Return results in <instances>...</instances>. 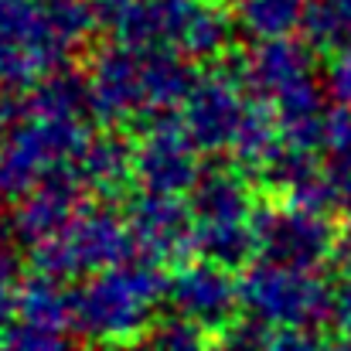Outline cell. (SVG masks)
Returning <instances> with one entry per match:
<instances>
[{
    "mask_svg": "<svg viewBox=\"0 0 351 351\" xmlns=\"http://www.w3.org/2000/svg\"><path fill=\"white\" fill-rule=\"evenodd\" d=\"M96 351H147V348H143V341H126V345H103Z\"/></svg>",
    "mask_w": 351,
    "mask_h": 351,
    "instance_id": "obj_26",
    "label": "cell"
},
{
    "mask_svg": "<svg viewBox=\"0 0 351 351\" xmlns=\"http://www.w3.org/2000/svg\"><path fill=\"white\" fill-rule=\"evenodd\" d=\"M239 31L235 24V10H229L222 0H202L195 7V14L188 17L174 51H181L191 65L205 62V65H219L229 58L232 38Z\"/></svg>",
    "mask_w": 351,
    "mask_h": 351,
    "instance_id": "obj_15",
    "label": "cell"
},
{
    "mask_svg": "<svg viewBox=\"0 0 351 351\" xmlns=\"http://www.w3.org/2000/svg\"><path fill=\"white\" fill-rule=\"evenodd\" d=\"M307 0H239L235 3V24L252 41H280L293 38V31L304 27Z\"/></svg>",
    "mask_w": 351,
    "mask_h": 351,
    "instance_id": "obj_17",
    "label": "cell"
},
{
    "mask_svg": "<svg viewBox=\"0 0 351 351\" xmlns=\"http://www.w3.org/2000/svg\"><path fill=\"white\" fill-rule=\"evenodd\" d=\"M242 314L266 328H321L335 317L338 283L321 269H290L252 259L239 276Z\"/></svg>",
    "mask_w": 351,
    "mask_h": 351,
    "instance_id": "obj_4",
    "label": "cell"
},
{
    "mask_svg": "<svg viewBox=\"0 0 351 351\" xmlns=\"http://www.w3.org/2000/svg\"><path fill=\"white\" fill-rule=\"evenodd\" d=\"M256 259L290 266V269H324L341 256V232L331 215L307 212L297 205H259L256 219Z\"/></svg>",
    "mask_w": 351,
    "mask_h": 351,
    "instance_id": "obj_5",
    "label": "cell"
},
{
    "mask_svg": "<svg viewBox=\"0 0 351 351\" xmlns=\"http://www.w3.org/2000/svg\"><path fill=\"white\" fill-rule=\"evenodd\" d=\"M0 351H72V345H69V335L41 331V328L14 321L0 338Z\"/></svg>",
    "mask_w": 351,
    "mask_h": 351,
    "instance_id": "obj_20",
    "label": "cell"
},
{
    "mask_svg": "<svg viewBox=\"0 0 351 351\" xmlns=\"http://www.w3.org/2000/svg\"><path fill=\"white\" fill-rule=\"evenodd\" d=\"M17 290H21L17 259L7 252V245H0V338L17 321Z\"/></svg>",
    "mask_w": 351,
    "mask_h": 351,
    "instance_id": "obj_24",
    "label": "cell"
},
{
    "mask_svg": "<svg viewBox=\"0 0 351 351\" xmlns=\"http://www.w3.org/2000/svg\"><path fill=\"white\" fill-rule=\"evenodd\" d=\"M126 226L136 242V259L150 266H181L195 252V215L181 195L136 191L126 202Z\"/></svg>",
    "mask_w": 351,
    "mask_h": 351,
    "instance_id": "obj_10",
    "label": "cell"
},
{
    "mask_svg": "<svg viewBox=\"0 0 351 351\" xmlns=\"http://www.w3.org/2000/svg\"><path fill=\"white\" fill-rule=\"evenodd\" d=\"M202 150L188 140L184 126L174 117L150 119L133 140V181L140 191L154 195H191L202 178Z\"/></svg>",
    "mask_w": 351,
    "mask_h": 351,
    "instance_id": "obj_6",
    "label": "cell"
},
{
    "mask_svg": "<svg viewBox=\"0 0 351 351\" xmlns=\"http://www.w3.org/2000/svg\"><path fill=\"white\" fill-rule=\"evenodd\" d=\"M269 328L256 317H239L212 338V351H266Z\"/></svg>",
    "mask_w": 351,
    "mask_h": 351,
    "instance_id": "obj_21",
    "label": "cell"
},
{
    "mask_svg": "<svg viewBox=\"0 0 351 351\" xmlns=\"http://www.w3.org/2000/svg\"><path fill=\"white\" fill-rule=\"evenodd\" d=\"M245 110H249V96L235 82L229 65L219 62L198 75L195 89L178 110V123L184 126L188 140L202 154H229Z\"/></svg>",
    "mask_w": 351,
    "mask_h": 351,
    "instance_id": "obj_7",
    "label": "cell"
},
{
    "mask_svg": "<svg viewBox=\"0 0 351 351\" xmlns=\"http://www.w3.org/2000/svg\"><path fill=\"white\" fill-rule=\"evenodd\" d=\"M202 0H93L96 24L119 45L174 48Z\"/></svg>",
    "mask_w": 351,
    "mask_h": 351,
    "instance_id": "obj_12",
    "label": "cell"
},
{
    "mask_svg": "<svg viewBox=\"0 0 351 351\" xmlns=\"http://www.w3.org/2000/svg\"><path fill=\"white\" fill-rule=\"evenodd\" d=\"M304 41L314 51L335 55L351 45V0H307Z\"/></svg>",
    "mask_w": 351,
    "mask_h": 351,
    "instance_id": "obj_18",
    "label": "cell"
},
{
    "mask_svg": "<svg viewBox=\"0 0 351 351\" xmlns=\"http://www.w3.org/2000/svg\"><path fill=\"white\" fill-rule=\"evenodd\" d=\"M17 321L41 328V331L69 335L72 331V290L62 280L31 273L27 280H21V290H17Z\"/></svg>",
    "mask_w": 351,
    "mask_h": 351,
    "instance_id": "obj_16",
    "label": "cell"
},
{
    "mask_svg": "<svg viewBox=\"0 0 351 351\" xmlns=\"http://www.w3.org/2000/svg\"><path fill=\"white\" fill-rule=\"evenodd\" d=\"M335 351H351V338H341V341L335 345Z\"/></svg>",
    "mask_w": 351,
    "mask_h": 351,
    "instance_id": "obj_27",
    "label": "cell"
},
{
    "mask_svg": "<svg viewBox=\"0 0 351 351\" xmlns=\"http://www.w3.org/2000/svg\"><path fill=\"white\" fill-rule=\"evenodd\" d=\"M140 341H143L147 351H212L208 331L184 321V317H178V314L157 317Z\"/></svg>",
    "mask_w": 351,
    "mask_h": 351,
    "instance_id": "obj_19",
    "label": "cell"
},
{
    "mask_svg": "<svg viewBox=\"0 0 351 351\" xmlns=\"http://www.w3.org/2000/svg\"><path fill=\"white\" fill-rule=\"evenodd\" d=\"M89 202H93V195L79 181L75 167L58 171V174L45 178L38 188H31L24 198L14 202V208L7 215V235L14 242L34 249L62 232Z\"/></svg>",
    "mask_w": 351,
    "mask_h": 351,
    "instance_id": "obj_11",
    "label": "cell"
},
{
    "mask_svg": "<svg viewBox=\"0 0 351 351\" xmlns=\"http://www.w3.org/2000/svg\"><path fill=\"white\" fill-rule=\"evenodd\" d=\"M266 351H335L321 328H269Z\"/></svg>",
    "mask_w": 351,
    "mask_h": 351,
    "instance_id": "obj_22",
    "label": "cell"
},
{
    "mask_svg": "<svg viewBox=\"0 0 351 351\" xmlns=\"http://www.w3.org/2000/svg\"><path fill=\"white\" fill-rule=\"evenodd\" d=\"M167 300V273L143 259L82 280L72 290V331L93 345H126L150 331Z\"/></svg>",
    "mask_w": 351,
    "mask_h": 351,
    "instance_id": "obj_2",
    "label": "cell"
},
{
    "mask_svg": "<svg viewBox=\"0 0 351 351\" xmlns=\"http://www.w3.org/2000/svg\"><path fill=\"white\" fill-rule=\"evenodd\" d=\"M335 321H338V328H341V338H351V259H348V266H345V276L338 280Z\"/></svg>",
    "mask_w": 351,
    "mask_h": 351,
    "instance_id": "obj_25",
    "label": "cell"
},
{
    "mask_svg": "<svg viewBox=\"0 0 351 351\" xmlns=\"http://www.w3.org/2000/svg\"><path fill=\"white\" fill-rule=\"evenodd\" d=\"M229 72L249 99H259L266 106H280L287 96L314 86V48L297 38L280 41H252L242 55L226 58Z\"/></svg>",
    "mask_w": 351,
    "mask_h": 351,
    "instance_id": "obj_8",
    "label": "cell"
},
{
    "mask_svg": "<svg viewBox=\"0 0 351 351\" xmlns=\"http://www.w3.org/2000/svg\"><path fill=\"white\" fill-rule=\"evenodd\" d=\"M188 205L195 226H252L259 208L252 195V174L235 164H212L191 188Z\"/></svg>",
    "mask_w": 351,
    "mask_h": 351,
    "instance_id": "obj_13",
    "label": "cell"
},
{
    "mask_svg": "<svg viewBox=\"0 0 351 351\" xmlns=\"http://www.w3.org/2000/svg\"><path fill=\"white\" fill-rule=\"evenodd\" d=\"M136 259V242L119 215L106 202H89L58 235L31 249V266L41 276L72 283L89 280L103 269H117Z\"/></svg>",
    "mask_w": 351,
    "mask_h": 351,
    "instance_id": "obj_3",
    "label": "cell"
},
{
    "mask_svg": "<svg viewBox=\"0 0 351 351\" xmlns=\"http://www.w3.org/2000/svg\"><path fill=\"white\" fill-rule=\"evenodd\" d=\"M167 304L178 317L219 335L242 317L239 276L212 259H188L167 273Z\"/></svg>",
    "mask_w": 351,
    "mask_h": 351,
    "instance_id": "obj_9",
    "label": "cell"
},
{
    "mask_svg": "<svg viewBox=\"0 0 351 351\" xmlns=\"http://www.w3.org/2000/svg\"><path fill=\"white\" fill-rule=\"evenodd\" d=\"M86 79L99 123L140 130L150 119L174 117L195 89L198 72L174 48H140L113 41L93 55Z\"/></svg>",
    "mask_w": 351,
    "mask_h": 351,
    "instance_id": "obj_1",
    "label": "cell"
},
{
    "mask_svg": "<svg viewBox=\"0 0 351 351\" xmlns=\"http://www.w3.org/2000/svg\"><path fill=\"white\" fill-rule=\"evenodd\" d=\"M75 174L89 188L93 202L113 205L130 191V184H136L133 181V140H126L117 130L93 133L82 157L75 160Z\"/></svg>",
    "mask_w": 351,
    "mask_h": 351,
    "instance_id": "obj_14",
    "label": "cell"
},
{
    "mask_svg": "<svg viewBox=\"0 0 351 351\" xmlns=\"http://www.w3.org/2000/svg\"><path fill=\"white\" fill-rule=\"evenodd\" d=\"M324 93L335 106L351 110V45L328 55V69H324Z\"/></svg>",
    "mask_w": 351,
    "mask_h": 351,
    "instance_id": "obj_23",
    "label": "cell"
}]
</instances>
